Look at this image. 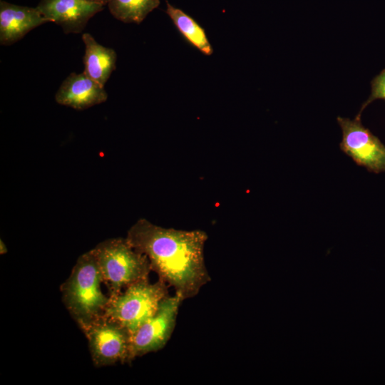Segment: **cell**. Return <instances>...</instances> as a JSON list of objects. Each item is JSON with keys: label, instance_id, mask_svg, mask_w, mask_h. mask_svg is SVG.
I'll list each match as a JSON object with an SVG mask.
<instances>
[{"label": "cell", "instance_id": "9c48e42d", "mask_svg": "<svg viewBox=\"0 0 385 385\" xmlns=\"http://www.w3.org/2000/svg\"><path fill=\"white\" fill-rule=\"evenodd\" d=\"M108 94L104 86L89 78L83 71L71 73L62 82L56 95V101L76 110H85L104 103Z\"/></svg>", "mask_w": 385, "mask_h": 385}, {"label": "cell", "instance_id": "5bb4252c", "mask_svg": "<svg viewBox=\"0 0 385 385\" xmlns=\"http://www.w3.org/2000/svg\"><path fill=\"white\" fill-rule=\"evenodd\" d=\"M376 99L385 100V68L372 80L371 94L368 99L362 104L356 118H361V114L364 109Z\"/></svg>", "mask_w": 385, "mask_h": 385}, {"label": "cell", "instance_id": "3957f363", "mask_svg": "<svg viewBox=\"0 0 385 385\" xmlns=\"http://www.w3.org/2000/svg\"><path fill=\"white\" fill-rule=\"evenodd\" d=\"M91 250L103 283L109 290V297L118 294L134 283L148 279L152 270L148 257L137 251L126 237L106 240Z\"/></svg>", "mask_w": 385, "mask_h": 385}, {"label": "cell", "instance_id": "7a4b0ae2", "mask_svg": "<svg viewBox=\"0 0 385 385\" xmlns=\"http://www.w3.org/2000/svg\"><path fill=\"white\" fill-rule=\"evenodd\" d=\"M103 282L91 250L81 255L61 287L63 302L78 326L104 314L109 301L102 292Z\"/></svg>", "mask_w": 385, "mask_h": 385}, {"label": "cell", "instance_id": "8fae6325", "mask_svg": "<svg viewBox=\"0 0 385 385\" xmlns=\"http://www.w3.org/2000/svg\"><path fill=\"white\" fill-rule=\"evenodd\" d=\"M82 40L85 44L83 72L104 86L116 68L117 54L113 48L98 43L88 33L83 34Z\"/></svg>", "mask_w": 385, "mask_h": 385}, {"label": "cell", "instance_id": "277c9868", "mask_svg": "<svg viewBox=\"0 0 385 385\" xmlns=\"http://www.w3.org/2000/svg\"><path fill=\"white\" fill-rule=\"evenodd\" d=\"M168 295L167 284L159 279L134 283L117 295L109 297L103 315L125 327L132 335L155 314L161 301Z\"/></svg>", "mask_w": 385, "mask_h": 385}, {"label": "cell", "instance_id": "9a60e30c", "mask_svg": "<svg viewBox=\"0 0 385 385\" xmlns=\"http://www.w3.org/2000/svg\"><path fill=\"white\" fill-rule=\"evenodd\" d=\"M8 252L7 247L2 240H0V254L4 255Z\"/></svg>", "mask_w": 385, "mask_h": 385}, {"label": "cell", "instance_id": "30bf717a", "mask_svg": "<svg viewBox=\"0 0 385 385\" xmlns=\"http://www.w3.org/2000/svg\"><path fill=\"white\" fill-rule=\"evenodd\" d=\"M50 22L36 8L0 1V43L11 45L32 29Z\"/></svg>", "mask_w": 385, "mask_h": 385}, {"label": "cell", "instance_id": "4fadbf2b", "mask_svg": "<svg viewBox=\"0 0 385 385\" xmlns=\"http://www.w3.org/2000/svg\"><path fill=\"white\" fill-rule=\"evenodd\" d=\"M160 3V0H110L108 7L116 19L139 24Z\"/></svg>", "mask_w": 385, "mask_h": 385}, {"label": "cell", "instance_id": "8992f818", "mask_svg": "<svg viewBox=\"0 0 385 385\" xmlns=\"http://www.w3.org/2000/svg\"><path fill=\"white\" fill-rule=\"evenodd\" d=\"M183 299L177 294L167 296L153 316L130 337V361L135 358L163 349L175 327L178 309Z\"/></svg>", "mask_w": 385, "mask_h": 385}, {"label": "cell", "instance_id": "6da1fadb", "mask_svg": "<svg viewBox=\"0 0 385 385\" xmlns=\"http://www.w3.org/2000/svg\"><path fill=\"white\" fill-rule=\"evenodd\" d=\"M126 238L148 257L159 279L173 287L183 300L197 295L210 281L204 260L207 239L205 232L165 228L140 219Z\"/></svg>", "mask_w": 385, "mask_h": 385}, {"label": "cell", "instance_id": "52a82bcc", "mask_svg": "<svg viewBox=\"0 0 385 385\" xmlns=\"http://www.w3.org/2000/svg\"><path fill=\"white\" fill-rule=\"evenodd\" d=\"M337 122L342 131L341 150L369 171H385V145L362 125L361 118L339 116Z\"/></svg>", "mask_w": 385, "mask_h": 385}, {"label": "cell", "instance_id": "2e32d148", "mask_svg": "<svg viewBox=\"0 0 385 385\" xmlns=\"http://www.w3.org/2000/svg\"><path fill=\"white\" fill-rule=\"evenodd\" d=\"M89 2L98 4L102 6L108 5L110 0H86Z\"/></svg>", "mask_w": 385, "mask_h": 385}, {"label": "cell", "instance_id": "ba28073f", "mask_svg": "<svg viewBox=\"0 0 385 385\" xmlns=\"http://www.w3.org/2000/svg\"><path fill=\"white\" fill-rule=\"evenodd\" d=\"M36 9L50 22L59 25L65 34H78L103 6L86 0H41Z\"/></svg>", "mask_w": 385, "mask_h": 385}, {"label": "cell", "instance_id": "5b68a950", "mask_svg": "<svg viewBox=\"0 0 385 385\" xmlns=\"http://www.w3.org/2000/svg\"><path fill=\"white\" fill-rule=\"evenodd\" d=\"M80 327L96 366L130 362L131 335L125 327L103 314Z\"/></svg>", "mask_w": 385, "mask_h": 385}, {"label": "cell", "instance_id": "7c38bea8", "mask_svg": "<svg viewBox=\"0 0 385 385\" xmlns=\"http://www.w3.org/2000/svg\"><path fill=\"white\" fill-rule=\"evenodd\" d=\"M166 5V14L185 40L203 54L211 55L213 48L205 29L183 10L172 6L168 1Z\"/></svg>", "mask_w": 385, "mask_h": 385}]
</instances>
